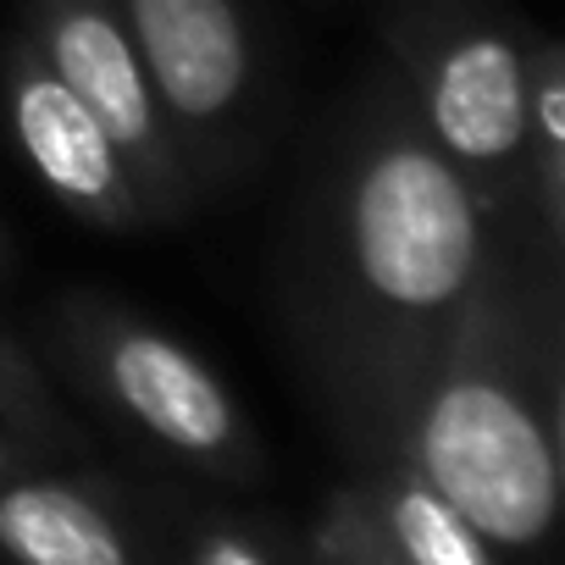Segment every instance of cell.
Wrapping results in <instances>:
<instances>
[{"label": "cell", "instance_id": "obj_1", "mask_svg": "<svg viewBox=\"0 0 565 565\" xmlns=\"http://www.w3.org/2000/svg\"><path fill=\"white\" fill-rule=\"evenodd\" d=\"M504 255V222L438 156L405 89L333 139L300 238V339L350 433L388 455L399 416Z\"/></svg>", "mask_w": 565, "mask_h": 565}, {"label": "cell", "instance_id": "obj_2", "mask_svg": "<svg viewBox=\"0 0 565 565\" xmlns=\"http://www.w3.org/2000/svg\"><path fill=\"white\" fill-rule=\"evenodd\" d=\"M388 455L460 510L488 548H537L548 537L559 515L554 361L504 255L411 394Z\"/></svg>", "mask_w": 565, "mask_h": 565}, {"label": "cell", "instance_id": "obj_3", "mask_svg": "<svg viewBox=\"0 0 565 565\" xmlns=\"http://www.w3.org/2000/svg\"><path fill=\"white\" fill-rule=\"evenodd\" d=\"M405 106L438 156L488 200L499 222L526 205V78L532 45L477 7H416L394 29Z\"/></svg>", "mask_w": 565, "mask_h": 565}, {"label": "cell", "instance_id": "obj_4", "mask_svg": "<svg viewBox=\"0 0 565 565\" xmlns=\"http://www.w3.org/2000/svg\"><path fill=\"white\" fill-rule=\"evenodd\" d=\"M56 328L84 383L161 455L211 477H249L260 466L233 388L183 339L111 300H67Z\"/></svg>", "mask_w": 565, "mask_h": 565}, {"label": "cell", "instance_id": "obj_5", "mask_svg": "<svg viewBox=\"0 0 565 565\" xmlns=\"http://www.w3.org/2000/svg\"><path fill=\"white\" fill-rule=\"evenodd\" d=\"M178 156L211 183L244 145L260 100V51L238 0H117Z\"/></svg>", "mask_w": 565, "mask_h": 565}, {"label": "cell", "instance_id": "obj_6", "mask_svg": "<svg viewBox=\"0 0 565 565\" xmlns=\"http://www.w3.org/2000/svg\"><path fill=\"white\" fill-rule=\"evenodd\" d=\"M23 18H29L23 40L45 56V67L89 106V117L122 150L145 216L150 222L183 216L194 200V178L150 95V78L139 67L117 0H23Z\"/></svg>", "mask_w": 565, "mask_h": 565}, {"label": "cell", "instance_id": "obj_7", "mask_svg": "<svg viewBox=\"0 0 565 565\" xmlns=\"http://www.w3.org/2000/svg\"><path fill=\"white\" fill-rule=\"evenodd\" d=\"M7 111H12L23 161L62 200V211L106 233H134L150 222L122 150L106 139L89 106L45 67V56L29 40H18L7 62Z\"/></svg>", "mask_w": 565, "mask_h": 565}, {"label": "cell", "instance_id": "obj_8", "mask_svg": "<svg viewBox=\"0 0 565 565\" xmlns=\"http://www.w3.org/2000/svg\"><path fill=\"white\" fill-rule=\"evenodd\" d=\"M0 554L12 565H139L111 510L56 477L0 482Z\"/></svg>", "mask_w": 565, "mask_h": 565}, {"label": "cell", "instance_id": "obj_9", "mask_svg": "<svg viewBox=\"0 0 565 565\" xmlns=\"http://www.w3.org/2000/svg\"><path fill=\"white\" fill-rule=\"evenodd\" d=\"M350 488L394 565H499L488 537L460 510H449L405 460L383 455Z\"/></svg>", "mask_w": 565, "mask_h": 565}, {"label": "cell", "instance_id": "obj_10", "mask_svg": "<svg viewBox=\"0 0 565 565\" xmlns=\"http://www.w3.org/2000/svg\"><path fill=\"white\" fill-rule=\"evenodd\" d=\"M526 205L537 211V233L548 255L565 233V51L554 40L532 45L526 78Z\"/></svg>", "mask_w": 565, "mask_h": 565}, {"label": "cell", "instance_id": "obj_11", "mask_svg": "<svg viewBox=\"0 0 565 565\" xmlns=\"http://www.w3.org/2000/svg\"><path fill=\"white\" fill-rule=\"evenodd\" d=\"M0 427L29 438V444H62L67 438V416L56 411L45 377L34 372V361L0 333Z\"/></svg>", "mask_w": 565, "mask_h": 565}, {"label": "cell", "instance_id": "obj_12", "mask_svg": "<svg viewBox=\"0 0 565 565\" xmlns=\"http://www.w3.org/2000/svg\"><path fill=\"white\" fill-rule=\"evenodd\" d=\"M311 565H394L355 499V488H339L317 521V537H311Z\"/></svg>", "mask_w": 565, "mask_h": 565}, {"label": "cell", "instance_id": "obj_13", "mask_svg": "<svg viewBox=\"0 0 565 565\" xmlns=\"http://www.w3.org/2000/svg\"><path fill=\"white\" fill-rule=\"evenodd\" d=\"M189 565H277V559L238 526H200L189 543Z\"/></svg>", "mask_w": 565, "mask_h": 565}, {"label": "cell", "instance_id": "obj_14", "mask_svg": "<svg viewBox=\"0 0 565 565\" xmlns=\"http://www.w3.org/2000/svg\"><path fill=\"white\" fill-rule=\"evenodd\" d=\"M12 466H18V444H12V433L0 427V482L12 477Z\"/></svg>", "mask_w": 565, "mask_h": 565}, {"label": "cell", "instance_id": "obj_15", "mask_svg": "<svg viewBox=\"0 0 565 565\" xmlns=\"http://www.w3.org/2000/svg\"><path fill=\"white\" fill-rule=\"evenodd\" d=\"M0 260H7V244H0Z\"/></svg>", "mask_w": 565, "mask_h": 565}]
</instances>
